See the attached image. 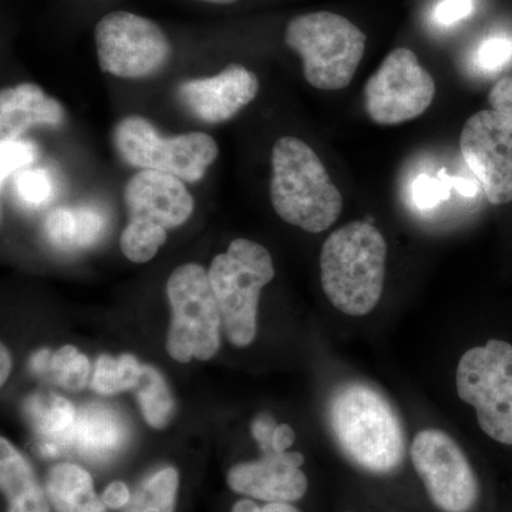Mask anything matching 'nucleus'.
Here are the masks:
<instances>
[{"mask_svg":"<svg viewBox=\"0 0 512 512\" xmlns=\"http://www.w3.org/2000/svg\"><path fill=\"white\" fill-rule=\"evenodd\" d=\"M387 244L369 222L336 229L320 252V281L329 302L349 316H366L382 298Z\"/></svg>","mask_w":512,"mask_h":512,"instance_id":"1","label":"nucleus"},{"mask_svg":"<svg viewBox=\"0 0 512 512\" xmlns=\"http://www.w3.org/2000/svg\"><path fill=\"white\" fill-rule=\"evenodd\" d=\"M330 424L340 448L363 470L392 473L406 454L402 421L375 387L349 383L330 404Z\"/></svg>","mask_w":512,"mask_h":512,"instance_id":"2","label":"nucleus"},{"mask_svg":"<svg viewBox=\"0 0 512 512\" xmlns=\"http://www.w3.org/2000/svg\"><path fill=\"white\" fill-rule=\"evenodd\" d=\"M272 205L281 220L311 234L326 231L343 210L342 194L305 141L286 136L272 150Z\"/></svg>","mask_w":512,"mask_h":512,"instance_id":"3","label":"nucleus"},{"mask_svg":"<svg viewBox=\"0 0 512 512\" xmlns=\"http://www.w3.org/2000/svg\"><path fill=\"white\" fill-rule=\"evenodd\" d=\"M124 201L128 224L120 248L136 264L151 261L167 241L168 231L190 220L195 208L183 180L151 170L138 171L128 180Z\"/></svg>","mask_w":512,"mask_h":512,"instance_id":"4","label":"nucleus"},{"mask_svg":"<svg viewBox=\"0 0 512 512\" xmlns=\"http://www.w3.org/2000/svg\"><path fill=\"white\" fill-rule=\"evenodd\" d=\"M285 42L301 57L306 82L319 90L348 87L366 49L365 33L332 12L305 13L291 19Z\"/></svg>","mask_w":512,"mask_h":512,"instance_id":"5","label":"nucleus"},{"mask_svg":"<svg viewBox=\"0 0 512 512\" xmlns=\"http://www.w3.org/2000/svg\"><path fill=\"white\" fill-rule=\"evenodd\" d=\"M208 275L229 342L237 348L251 345L256 336L259 295L275 278L268 249L251 239H234L225 254L212 259Z\"/></svg>","mask_w":512,"mask_h":512,"instance_id":"6","label":"nucleus"},{"mask_svg":"<svg viewBox=\"0 0 512 512\" xmlns=\"http://www.w3.org/2000/svg\"><path fill=\"white\" fill-rule=\"evenodd\" d=\"M114 147L121 160L140 170L174 175L184 183H198L217 160L220 148L207 133L163 137L141 116H128L114 128Z\"/></svg>","mask_w":512,"mask_h":512,"instance_id":"7","label":"nucleus"},{"mask_svg":"<svg viewBox=\"0 0 512 512\" xmlns=\"http://www.w3.org/2000/svg\"><path fill=\"white\" fill-rule=\"evenodd\" d=\"M167 295L173 309L168 353L181 363L210 360L220 349L222 326L210 275L198 264L178 266L168 278Z\"/></svg>","mask_w":512,"mask_h":512,"instance_id":"8","label":"nucleus"},{"mask_svg":"<svg viewBox=\"0 0 512 512\" xmlns=\"http://www.w3.org/2000/svg\"><path fill=\"white\" fill-rule=\"evenodd\" d=\"M457 393L476 409L481 430L512 446V345L491 339L467 350L457 367Z\"/></svg>","mask_w":512,"mask_h":512,"instance_id":"9","label":"nucleus"},{"mask_svg":"<svg viewBox=\"0 0 512 512\" xmlns=\"http://www.w3.org/2000/svg\"><path fill=\"white\" fill-rule=\"evenodd\" d=\"M101 72L121 79L140 80L163 70L173 47L154 20L116 10L94 29Z\"/></svg>","mask_w":512,"mask_h":512,"instance_id":"10","label":"nucleus"},{"mask_svg":"<svg viewBox=\"0 0 512 512\" xmlns=\"http://www.w3.org/2000/svg\"><path fill=\"white\" fill-rule=\"evenodd\" d=\"M365 107L380 126H397L426 113L436 96V82L412 50L394 49L365 84Z\"/></svg>","mask_w":512,"mask_h":512,"instance_id":"11","label":"nucleus"},{"mask_svg":"<svg viewBox=\"0 0 512 512\" xmlns=\"http://www.w3.org/2000/svg\"><path fill=\"white\" fill-rule=\"evenodd\" d=\"M414 470L431 501L444 512H467L478 498L473 468L460 446L444 431L429 429L414 437L410 448Z\"/></svg>","mask_w":512,"mask_h":512,"instance_id":"12","label":"nucleus"},{"mask_svg":"<svg viewBox=\"0 0 512 512\" xmlns=\"http://www.w3.org/2000/svg\"><path fill=\"white\" fill-rule=\"evenodd\" d=\"M461 154L485 197L494 205L512 201V117L483 110L464 124Z\"/></svg>","mask_w":512,"mask_h":512,"instance_id":"13","label":"nucleus"},{"mask_svg":"<svg viewBox=\"0 0 512 512\" xmlns=\"http://www.w3.org/2000/svg\"><path fill=\"white\" fill-rule=\"evenodd\" d=\"M259 92L255 73L241 64H229L221 73L205 79L187 80L178 87V100L195 119L224 123L254 101Z\"/></svg>","mask_w":512,"mask_h":512,"instance_id":"14","label":"nucleus"},{"mask_svg":"<svg viewBox=\"0 0 512 512\" xmlns=\"http://www.w3.org/2000/svg\"><path fill=\"white\" fill-rule=\"evenodd\" d=\"M301 453H262L256 461L237 464L227 481L234 493L266 503H295L308 491V478L301 470Z\"/></svg>","mask_w":512,"mask_h":512,"instance_id":"15","label":"nucleus"},{"mask_svg":"<svg viewBox=\"0 0 512 512\" xmlns=\"http://www.w3.org/2000/svg\"><path fill=\"white\" fill-rule=\"evenodd\" d=\"M64 120L62 104L47 96L42 87L22 83L0 94V134L20 138L35 126H60Z\"/></svg>","mask_w":512,"mask_h":512,"instance_id":"16","label":"nucleus"},{"mask_svg":"<svg viewBox=\"0 0 512 512\" xmlns=\"http://www.w3.org/2000/svg\"><path fill=\"white\" fill-rule=\"evenodd\" d=\"M127 436L119 414L104 404H89L77 414L72 429L60 439L73 443L86 456L107 458L116 453Z\"/></svg>","mask_w":512,"mask_h":512,"instance_id":"17","label":"nucleus"},{"mask_svg":"<svg viewBox=\"0 0 512 512\" xmlns=\"http://www.w3.org/2000/svg\"><path fill=\"white\" fill-rule=\"evenodd\" d=\"M0 485L8 512H52L49 495L37 481L35 470L5 437L0 440Z\"/></svg>","mask_w":512,"mask_h":512,"instance_id":"18","label":"nucleus"},{"mask_svg":"<svg viewBox=\"0 0 512 512\" xmlns=\"http://www.w3.org/2000/svg\"><path fill=\"white\" fill-rule=\"evenodd\" d=\"M46 493L56 512H106L89 471L73 463L57 464L47 474Z\"/></svg>","mask_w":512,"mask_h":512,"instance_id":"19","label":"nucleus"},{"mask_svg":"<svg viewBox=\"0 0 512 512\" xmlns=\"http://www.w3.org/2000/svg\"><path fill=\"white\" fill-rule=\"evenodd\" d=\"M104 231V218L90 207H64L50 212L46 237L60 251L92 247Z\"/></svg>","mask_w":512,"mask_h":512,"instance_id":"20","label":"nucleus"},{"mask_svg":"<svg viewBox=\"0 0 512 512\" xmlns=\"http://www.w3.org/2000/svg\"><path fill=\"white\" fill-rule=\"evenodd\" d=\"M180 476L174 467H164L143 481L124 512H175Z\"/></svg>","mask_w":512,"mask_h":512,"instance_id":"21","label":"nucleus"},{"mask_svg":"<svg viewBox=\"0 0 512 512\" xmlns=\"http://www.w3.org/2000/svg\"><path fill=\"white\" fill-rule=\"evenodd\" d=\"M30 423L39 433L62 439L76 421V410L69 400L57 394H37L26 403Z\"/></svg>","mask_w":512,"mask_h":512,"instance_id":"22","label":"nucleus"},{"mask_svg":"<svg viewBox=\"0 0 512 512\" xmlns=\"http://www.w3.org/2000/svg\"><path fill=\"white\" fill-rule=\"evenodd\" d=\"M137 397L144 419L154 429H164L174 413V399L163 376L151 366H143Z\"/></svg>","mask_w":512,"mask_h":512,"instance_id":"23","label":"nucleus"},{"mask_svg":"<svg viewBox=\"0 0 512 512\" xmlns=\"http://www.w3.org/2000/svg\"><path fill=\"white\" fill-rule=\"evenodd\" d=\"M143 375V366L131 355L119 359L103 355L96 363L92 386L97 393L114 394L136 389Z\"/></svg>","mask_w":512,"mask_h":512,"instance_id":"24","label":"nucleus"},{"mask_svg":"<svg viewBox=\"0 0 512 512\" xmlns=\"http://www.w3.org/2000/svg\"><path fill=\"white\" fill-rule=\"evenodd\" d=\"M49 372L64 389L82 390L90 375L89 359L74 346H63L53 353Z\"/></svg>","mask_w":512,"mask_h":512,"instance_id":"25","label":"nucleus"},{"mask_svg":"<svg viewBox=\"0 0 512 512\" xmlns=\"http://www.w3.org/2000/svg\"><path fill=\"white\" fill-rule=\"evenodd\" d=\"M16 198L28 208L45 207L55 195V184L45 168H23L13 181Z\"/></svg>","mask_w":512,"mask_h":512,"instance_id":"26","label":"nucleus"},{"mask_svg":"<svg viewBox=\"0 0 512 512\" xmlns=\"http://www.w3.org/2000/svg\"><path fill=\"white\" fill-rule=\"evenodd\" d=\"M35 144L22 138H3L0 141V181L5 185L12 175L35 163Z\"/></svg>","mask_w":512,"mask_h":512,"instance_id":"27","label":"nucleus"},{"mask_svg":"<svg viewBox=\"0 0 512 512\" xmlns=\"http://www.w3.org/2000/svg\"><path fill=\"white\" fill-rule=\"evenodd\" d=\"M451 190H453V185H451L450 175L446 170H440L437 177L421 174L413 184L414 202L421 210H429V208L439 205L440 202L447 201L450 198Z\"/></svg>","mask_w":512,"mask_h":512,"instance_id":"28","label":"nucleus"},{"mask_svg":"<svg viewBox=\"0 0 512 512\" xmlns=\"http://www.w3.org/2000/svg\"><path fill=\"white\" fill-rule=\"evenodd\" d=\"M512 42L508 37L494 36L485 40L477 53L478 66L487 72H497L510 62Z\"/></svg>","mask_w":512,"mask_h":512,"instance_id":"29","label":"nucleus"},{"mask_svg":"<svg viewBox=\"0 0 512 512\" xmlns=\"http://www.w3.org/2000/svg\"><path fill=\"white\" fill-rule=\"evenodd\" d=\"M474 12V0H441L434 12L437 22L443 26L456 25Z\"/></svg>","mask_w":512,"mask_h":512,"instance_id":"30","label":"nucleus"},{"mask_svg":"<svg viewBox=\"0 0 512 512\" xmlns=\"http://www.w3.org/2000/svg\"><path fill=\"white\" fill-rule=\"evenodd\" d=\"M491 110L512 117V77L498 80L488 94Z\"/></svg>","mask_w":512,"mask_h":512,"instance_id":"31","label":"nucleus"},{"mask_svg":"<svg viewBox=\"0 0 512 512\" xmlns=\"http://www.w3.org/2000/svg\"><path fill=\"white\" fill-rule=\"evenodd\" d=\"M276 426L278 424H276L274 417L269 416L268 413L259 414L252 423V434H254V439L259 444L262 453L275 451L272 447V437H274Z\"/></svg>","mask_w":512,"mask_h":512,"instance_id":"32","label":"nucleus"},{"mask_svg":"<svg viewBox=\"0 0 512 512\" xmlns=\"http://www.w3.org/2000/svg\"><path fill=\"white\" fill-rule=\"evenodd\" d=\"M101 500H103L107 508L120 510V508L127 507V505L130 504L131 493L123 481H114V483H111L109 487L104 490L103 495H101Z\"/></svg>","mask_w":512,"mask_h":512,"instance_id":"33","label":"nucleus"},{"mask_svg":"<svg viewBox=\"0 0 512 512\" xmlns=\"http://www.w3.org/2000/svg\"><path fill=\"white\" fill-rule=\"evenodd\" d=\"M231 512H301L292 503H266L259 507L255 501L241 500L234 504Z\"/></svg>","mask_w":512,"mask_h":512,"instance_id":"34","label":"nucleus"},{"mask_svg":"<svg viewBox=\"0 0 512 512\" xmlns=\"http://www.w3.org/2000/svg\"><path fill=\"white\" fill-rule=\"evenodd\" d=\"M295 443V431L288 424H279L276 426L274 437H272V447L276 453H285L288 448Z\"/></svg>","mask_w":512,"mask_h":512,"instance_id":"35","label":"nucleus"},{"mask_svg":"<svg viewBox=\"0 0 512 512\" xmlns=\"http://www.w3.org/2000/svg\"><path fill=\"white\" fill-rule=\"evenodd\" d=\"M450 181L453 190H456L458 194L467 198L476 197L478 192L477 181L470 180V178L456 177V175H450Z\"/></svg>","mask_w":512,"mask_h":512,"instance_id":"36","label":"nucleus"},{"mask_svg":"<svg viewBox=\"0 0 512 512\" xmlns=\"http://www.w3.org/2000/svg\"><path fill=\"white\" fill-rule=\"evenodd\" d=\"M50 360H52V355H50L49 350H40L32 357L30 366L37 375H43V373L49 372Z\"/></svg>","mask_w":512,"mask_h":512,"instance_id":"37","label":"nucleus"},{"mask_svg":"<svg viewBox=\"0 0 512 512\" xmlns=\"http://www.w3.org/2000/svg\"><path fill=\"white\" fill-rule=\"evenodd\" d=\"M2 373H0V383L5 384L6 380L10 375V369H12V359H10V355L8 349L2 345Z\"/></svg>","mask_w":512,"mask_h":512,"instance_id":"38","label":"nucleus"},{"mask_svg":"<svg viewBox=\"0 0 512 512\" xmlns=\"http://www.w3.org/2000/svg\"><path fill=\"white\" fill-rule=\"evenodd\" d=\"M201 2L214 3V5H229V3L237 2V0H201Z\"/></svg>","mask_w":512,"mask_h":512,"instance_id":"39","label":"nucleus"}]
</instances>
